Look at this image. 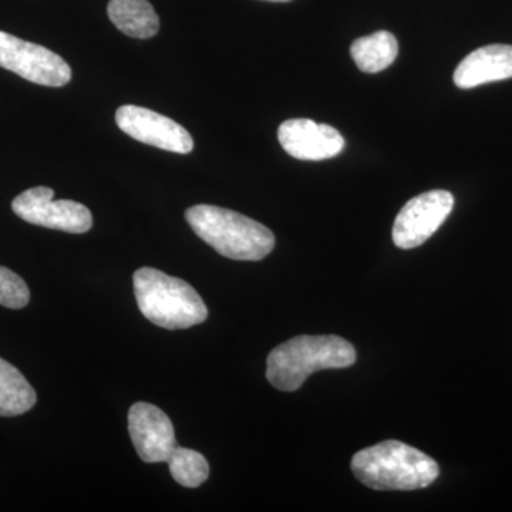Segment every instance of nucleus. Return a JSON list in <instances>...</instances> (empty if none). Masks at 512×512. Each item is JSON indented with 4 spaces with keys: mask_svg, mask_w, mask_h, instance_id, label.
Instances as JSON below:
<instances>
[{
    "mask_svg": "<svg viewBox=\"0 0 512 512\" xmlns=\"http://www.w3.org/2000/svg\"><path fill=\"white\" fill-rule=\"evenodd\" d=\"M350 467L360 483L377 491L420 490L440 474L436 460L397 440L357 451Z\"/></svg>",
    "mask_w": 512,
    "mask_h": 512,
    "instance_id": "f257e3e1",
    "label": "nucleus"
},
{
    "mask_svg": "<svg viewBox=\"0 0 512 512\" xmlns=\"http://www.w3.org/2000/svg\"><path fill=\"white\" fill-rule=\"evenodd\" d=\"M355 362V348L340 336H296L269 353L266 379L282 392H295L312 373L323 369H345Z\"/></svg>",
    "mask_w": 512,
    "mask_h": 512,
    "instance_id": "f03ea898",
    "label": "nucleus"
},
{
    "mask_svg": "<svg viewBox=\"0 0 512 512\" xmlns=\"http://www.w3.org/2000/svg\"><path fill=\"white\" fill-rule=\"evenodd\" d=\"M192 231L218 254L235 261H261L275 248L271 229L239 212L195 205L185 212Z\"/></svg>",
    "mask_w": 512,
    "mask_h": 512,
    "instance_id": "7ed1b4c3",
    "label": "nucleus"
},
{
    "mask_svg": "<svg viewBox=\"0 0 512 512\" xmlns=\"http://www.w3.org/2000/svg\"><path fill=\"white\" fill-rule=\"evenodd\" d=\"M133 282L138 309L160 328L188 329L208 318L201 296L183 279L146 266L136 271Z\"/></svg>",
    "mask_w": 512,
    "mask_h": 512,
    "instance_id": "20e7f679",
    "label": "nucleus"
},
{
    "mask_svg": "<svg viewBox=\"0 0 512 512\" xmlns=\"http://www.w3.org/2000/svg\"><path fill=\"white\" fill-rule=\"evenodd\" d=\"M0 67L40 86L63 87L72 80V69L62 57L46 47L25 42L2 30Z\"/></svg>",
    "mask_w": 512,
    "mask_h": 512,
    "instance_id": "39448f33",
    "label": "nucleus"
},
{
    "mask_svg": "<svg viewBox=\"0 0 512 512\" xmlns=\"http://www.w3.org/2000/svg\"><path fill=\"white\" fill-rule=\"evenodd\" d=\"M55 191L36 187L22 192L12 202L20 220L69 234H84L93 227V215L86 205L70 200L53 201Z\"/></svg>",
    "mask_w": 512,
    "mask_h": 512,
    "instance_id": "423d86ee",
    "label": "nucleus"
},
{
    "mask_svg": "<svg viewBox=\"0 0 512 512\" xmlns=\"http://www.w3.org/2000/svg\"><path fill=\"white\" fill-rule=\"evenodd\" d=\"M453 207V194L446 190L424 192L412 198L394 221V245L402 249L420 247L444 224Z\"/></svg>",
    "mask_w": 512,
    "mask_h": 512,
    "instance_id": "0eeeda50",
    "label": "nucleus"
},
{
    "mask_svg": "<svg viewBox=\"0 0 512 512\" xmlns=\"http://www.w3.org/2000/svg\"><path fill=\"white\" fill-rule=\"evenodd\" d=\"M116 123L127 136L147 146L177 154L194 150L191 134L177 121L156 111L126 104L116 111Z\"/></svg>",
    "mask_w": 512,
    "mask_h": 512,
    "instance_id": "6e6552de",
    "label": "nucleus"
},
{
    "mask_svg": "<svg viewBox=\"0 0 512 512\" xmlns=\"http://www.w3.org/2000/svg\"><path fill=\"white\" fill-rule=\"evenodd\" d=\"M128 431L144 463H167L177 447L170 417L150 403H136L128 412Z\"/></svg>",
    "mask_w": 512,
    "mask_h": 512,
    "instance_id": "1a4fd4ad",
    "label": "nucleus"
},
{
    "mask_svg": "<svg viewBox=\"0 0 512 512\" xmlns=\"http://www.w3.org/2000/svg\"><path fill=\"white\" fill-rule=\"evenodd\" d=\"M278 140L289 156L302 161L329 160L345 148V138L336 128L309 119L286 120Z\"/></svg>",
    "mask_w": 512,
    "mask_h": 512,
    "instance_id": "9d476101",
    "label": "nucleus"
},
{
    "mask_svg": "<svg viewBox=\"0 0 512 512\" xmlns=\"http://www.w3.org/2000/svg\"><path fill=\"white\" fill-rule=\"evenodd\" d=\"M512 79V46L490 45L474 50L454 72L460 89H474L481 84Z\"/></svg>",
    "mask_w": 512,
    "mask_h": 512,
    "instance_id": "9b49d317",
    "label": "nucleus"
},
{
    "mask_svg": "<svg viewBox=\"0 0 512 512\" xmlns=\"http://www.w3.org/2000/svg\"><path fill=\"white\" fill-rule=\"evenodd\" d=\"M107 13L120 32L136 39H150L160 29V19L148 0H110Z\"/></svg>",
    "mask_w": 512,
    "mask_h": 512,
    "instance_id": "f8f14e48",
    "label": "nucleus"
},
{
    "mask_svg": "<svg viewBox=\"0 0 512 512\" xmlns=\"http://www.w3.org/2000/svg\"><path fill=\"white\" fill-rule=\"evenodd\" d=\"M356 66L365 73H379L387 69L399 55V43L387 30L359 37L350 47Z\"/></svg>",
    "mask_w": 512,
    "mask_h": 512,
    "instance_id": "ddd939ff",
    "label": "nucleus"
},
{
    "mask_svg": "<svg viewBox=\"0 0 512 512\" xmlns=\"http://www.w3.org/2000/svg\"><path fill=\"white\" fill-rule=\"evenodd\" d=\"M37 400L35 389L15 366L0 357V416L29 412Z\"/></svg>",
    "mask_w": 512,
    "mask_h": 512,
    "instance_id": "4468645a",
    "label": "nucleus"
},
{
    "mask_svg": "<svg viewBox=\"0 0 512 512\" xmlns=\"http://www.w3.org/2000/svg\"><path fill=\"white\" fill-rule=\"evenodd\" d=\"M171 476L183 487L197 488L210 477L207 458L185 447H175L167 461Z\"/></svg>",
    "mask_w": 512,
    "mask_h": 512,
    "instance_id": "2eb2a0df",
    "label": "nucleus"
},
{
    "mask_svg": "<svg viewBox=\"0 0 512 512\" xmlns=\"http://www.w3.org/2000/svg\"><path fill=\"white\" fill-rule=\"evenodd\" d=\"M30 301L26 282L15 272L0 266V305L9 309H22Z\"/></svg>",
    "mask_w": 512,
    "mask_h": 512,
    "instance_id": "dca6fc26",
    "label": "nucleus"
},
{
    "mask_svg": "<svg viewBox=\"0 0 512 512\" xmlns=\"http://www.w3.org/2000/svg\"><path fill=\"white\" fill-rule=\"evenodd\" d=\"M266 2H281V3H284V2H291V0H266Z\"/></svg>",
    "mask_w": 512,
    "mask_h": 512,
    "instance_id": "f3484780",
    "label": "nucleus"
}]
</instances>
